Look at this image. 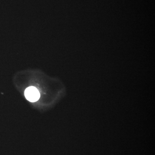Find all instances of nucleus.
Masks as SVG:
<instances>
[{
  "label": "nucleus",
  "instance_id": "1",
  "mask_svg": "<svg viewBox=\"0 0 155 155\" xmlns=\"http://www.w3.org/2000/svg\"><path fill=\"white\" fill-rule=\"evenodd\" d=\"M25 97L31 102H35L39 99L40 94L36 87H29L26 88L25 91Z\"/></svg>",
  "mask_w": 155,
  "mask_h": 155
}]
</instances>
